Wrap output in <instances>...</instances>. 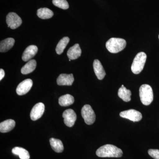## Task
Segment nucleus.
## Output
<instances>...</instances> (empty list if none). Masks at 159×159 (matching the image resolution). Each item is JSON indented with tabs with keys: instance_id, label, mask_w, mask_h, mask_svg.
Wrapping results in <instances>:
<instances>
[{
	"instance_id": "1",
	"label": "nucleus",
	"mask_w": 159,
	"mask_h": 159,
	"mask_svg": "<svg viewBox=\"0 0 159 159\" xmlns=\"http://www.w3.org/2000/svg\"><path fill=\"white\" fill-rule=\"evenodd\" d=\"M97 156L100 157H121L123 154L122 150L116 146L110 144L103 145L96 152Z\"/></svg>"
},
{
	"instance_id": "2",
	"label": "nucleus",
	"mask_w": 159,
	"mask_h": 159,
	"mask_svg": "<svg viewBox=\"0 0 159 159\" xmlns=\"http://www.w3.org/2000/svg\"><path fill=\"white\" fill-rule=\"evenodd\" d=\"M126 45L125 39L117 38H111L106 43L107 49L112 53H119L125 48Z\"/></svg>"
},
{
	"instance_id": "3",
	"label": "nucleus",
	"mask_w": 159,
	"mask_h": 159,
	"mask_svg": "<svg viewBox=\"0 0 159 159\" xmlns=\"http://www.w3.org/2000/svg\"><path fill=\"white\" fill-rule=\"evenodd\" d=\"M139 95L142 104L148 106L151 103L153 99V91L148 84H142L139 89Z\"/></svg>"
},
{
	"instance_id": "4",
	"label": "nucleus",
	"mask_w": 159,
	"mask_h": 159,
	"mask_svg": "<svg viewBox=\"0 0 159 159\" xmlns=\"http://www.w3.org/2000/svg\"><path fill=\"white\" fill-rule=\"evenodd\" d=\"M146 58L147 55L144 52H139L137 54L131 68L132 72L134 74H138L142 72L145 66Z\"/></svg>"
},
{
	"instance_id": "5",
	"label": "nucleus",
	"mask_w": 159,
	"mask_h": 159,
	"mask_svg": "<svg viewBox=\"0 0 159 159\" xmlns=\"http://www.w3.org/2000/svg\"><path fill=\"white\" fill-rule=\"evenodd\" d=\"M81 115L84 122L88 125H92L96 120V115L90 105L86 104L83 107Z\"/></svg>"
},
{
	"instance_id": "6",
	"label": "nucleus",
	"mask_w": 159,
	"mask_h": 159,
	"mask_svg": "<svg viewBox=\"0 0 159 159\" xmlns=\"http://www.w3.org/2000/svg\"><path fill=\"white\" fill-rule=\"evenodd\" d=\"M6 23L8 27L12 29H17L22 23L21 18L15 12H10L6 16Z\"/></svg>"
},
{
	"instance_id": "7",
	"label": "nucleus",
	"mask_w": 159,
	"mask_h": 159,
	"mask_svg": "<svg viewBox=\"0 0 159 159\" xmlns=\"http://www.w3.org/2000/svg\"><path fill=\"white\" fill-rule=\"evenodd\" d=\"M120 117L129 119L134 122H139L142 119V116L141 112L134 109H129L123 111L120 113Z\"/></svg>"
},
{
	"instance_id": "8",
	"label": "nucleus",
	"mask_w": 159,
	"mask_h": 159,
	"mask_svg": "<svg viewBox=\"0 0 159 159\" xmlns=\"http://www.w3.org/2000/svg\"><path fill=\"white\" fill-rule=\"evenodd\" d=\"M63 118L64 119L65 124L68 127H72L77 120V115L73 110L71 109L66 110L64 112L62 115Z\"/></svg>"
},
{
	"instance_id": "9",
	"label": "nucleus",
	"mask_w": 159,
	"mask_h": 159,
	"mask_svg": "<svg viewBox=\"0 0 159 159\" xmlns=\"http://www.w3.org/2000/svg\"><path fill=\"white\" fill-rule=\"evenodd\" d=\"M45 105L42 102H39L33 107L30 113L31 120L36 121L40 119L44 113Z\"/></svg>"
},
{
	"instance_id": "10",
	"label": "nucleus",
	"mask_w": 159,
	"mask_h": 159,
	"mask_svg": "<svg viewBox=\"0 0 159 159\" xmlns=\"http://www.w3.org/2000/svg\"><path fill=\"white\" fill-rule=\"evenodd\" d=\"M33 85L32 80L30 79H27L20 83L16 88V93L18 95L22 96L25 95L31 90Z\"/></svg>"
},
{
	"instance_id": "11",
	"label": "nucleus",
	"mask_w": 159,
	"mask_h": 159,
	"mask_svg": "<svg viewBox=\"0 0 159 159\" xmlns=\"http://www.w3.org/2000/svg\"><path fill=\"white\" fill-rule=\"evenodd\" d=\"M74 80L73 74H61L57 77V84L58 85H71Z\"/></svg>"
},
{
	"instance_id": "12",
	"label": "nucleus",
	"mask_w": 159,
	"mask_h": 159,
	"mask_svg": "<svg viewBox=\"0 0 159 159\" xmlns=\"http://www.w3.org/2000/svg\"><path fill=\"white\" fill-rule=\"evenodd\" d=\"M38 49L37 47L35 45H30L26 48L24 51L22 55V60L24 61H27L30 59L37 54Z\"/></svg>"
},
{
	"instance_id": "13",
	"label": "nucleus",
	"mask_w": 159,
	"mask_h": 159,
	"mask_svg": "<svg viewBox=\"0 0 159 159\" xmlns=\"http://www.w3.org/2000/svg\"><path fill=\"white\" fill-rule=\"evenodd\" d=\"M93 69L95 74L98 79L101 80L106 75L105 71L102 64L99 60L96 59L93 62Z\"/></svg>"
},
{
	"instance_id": "14",
	"label": "nucleus",
	"mask_w": 159,
	"mask_h": 159,
	"mask_svg": "<svg viewBox=\"0 0 159 159\" xmlns=\"http://www.w3.org/2000/svg\"><path fill=\"white\" fill-rule=\"evenodd\" d=\"M81 54V50L78 44H76L71 47L67 51V55L69 59L75 60L80 57Z\"/></svg>"
},
{
	"instance_id": "15",
	"label": "nucleus",
	"mask_w": 159,
	"mask_h": 159,
	"mask_svg": "<svg viewBox=\"0 0 159 159\" xmlns=\"http://www.w3.org/2000/svg\"><path fill=\"white\" fill-rule=\"evenodd\" d=\"M16 122L12 119H8L0 123V131L1 133H7L14 128Z\"/></svg>"
},
{
	"instance_id": "16",
	"label": "nucleus",
	"mask_w": 159,
	"mask_h": 159,
	"mask_svg": "<svg viewBox=\"0 0 159 159\" xmlns=\"http://www.w3.org/2000/svg\"><path fill=\"white\" fill-rule=\"evenodd\" d=\"M15 40L11 38L6 39L2 41L0 43V51L1 52H7L14 46Z\"/></svg>"
},
{
	"instance_id": "17",
	"label": "nucleus",
	"mask_w": 159,
	"mask_h": 159,
	"mask_svg": "<svg viewBox=\"0 0 159 159\" xmlns=\"http://www.w3.org/2000/svg\"><path fill=\"white\" fill-rule=\"evenodd\" d=\"M118 96L125 102H129L131 100V92L125 88L124 85H122L118 91Z\"/></svg>"
},
{
	"instance_id": "18",
	"label": "nucleus",
	"mask_w": 159,
	"mask_h": 159,
	"mask_svg": "<svg viewBox=\"0 0 159 159\" xmlns=\"http://www.w3.org/2000/svg\"><path fill=\"white\" fill-rule=\"evenodd\" d=\"M36 61L35 60H31L22 68L21 72L23 74H28L34 71L36 67Z\"/></svg>"
},
{
	"instance_id": "19",
	"label": "nucleus",
	"mask_w": 159,
	"mask_h": 159,
	"mask_svg": "<svg viewBox=\"0 0 159 159\" xmlns=\"http://www.w3.org/2000/svg\"><path fill=\"white\" fill-rule=\"evenodd\" d=\"M74 102V97L70 94L63 95L60 97L58 99L59 105L63 107L69 106L72 105Z\"/></svg>"
},
{
	"instance_id": "20",
	"label": "nucleus",
	"mask_w": 159,
	"mask_h": 159,
	"mask_svg": "<svg viewBox=\"0 0 159 159\" xmlns=\"http://www.w3.org/2000/svg\"><path fill=\"white\" fill-rule=\"evenodd\" d=\"M50 144L52 149L57 153L62 152L64 150V146L63 143L59 139L51 138L50 139Z\"/></svg>"
},
{
	"instance_id": "21",
	"label": "nucleus",
	"mask_w": 159,
	"mask_h": 159,
	"mask_svg": "<svg viewBox=\"0 0 159 159\" xmlns=\"http://www.w3.org/2000/svg\"><path fill=\"white\" fill-rule=\"evenodd\" d=\"M12 153L19 156L20 159H30V155L29 152L25 148L21 147H16L12 148Z\"/></svg>"
},
{
	"instance_id": "22",
	"label": "nucleus",
	"mask_w": 159,
	"mask_h": 159,
	"mask_svg": "<svg viewBox=\"0 0 159 159\" xmlns=\"http://www.w3.org/2000/svg\"><path fill=\"white\" fill-rule=\"evenodd\" d=\"M37 16L42 19L51 18L54 15L53 11L47 8H40L37 10Z\"/></svg>"
},
{
	"instance_id": "23",
	"label": "nucleus",
	"mask_w": 159,
	"mask_h": 159,
	"mask_svg": "<svg viewBox=\"0 0 159 159\" xmlns=\"http://www.w3.org/2000/svg\"><path fill=\"white\" fill-rule=\"evenodd\" d=\"M70 42V38L68 37H65L61 39L59 41L57 47H56V52L57 54H61L63 52L64 50L66 48V47L67 45Z\"/></svg>"
},
{
	"instance_id": "24",
	"label": "nucleus",
	"mask_w": 159,
	"mask_h": 159,
	"mask_svg": "<svg viewBox=\"0 0 159 159\" xmlns=\"http://www.w3.org/2000/svg\"><path fill=\"white\" fill-rule=\"evenodd\" d=\"M53 4L56 7L63 9H67L69 8L68 3L66 0H53Z\"/></svg>"
},
{
	"instance_id": "25",
	"label": "nucleus",
	"mask_w": 159,
	"mask_h": 159,
	"mask_svg": "<svg viewBox=\"0 0 159 159\" xmlns=\"http://www.w3.org/2000/svg\"><path fill=\"white\" fill-rule=\"evenodd\" d=\"M148 153L152 157L155 159H159V149H150L148 150Z\"/></svg>"
},
{
	"instance_id": "26",
	"label": "nucleus",
	"mask_w": 159,
	"mask_h": 159,
	"mask_svg": "<svg viewBox=\"0 0 159 159\" xmlns=\"http://www.w3.org/2000/svg\"><path fill=\"white\" fill-rule=\"evenodd\" d=\"M5 75V71L3 69H1V70H0V80H2L4 78Z\"/></svg>"
},
{
	"instance_id": "27",
	"label": "nucleus",
	"mask_w": 159,
	"mask_h": 159,
	"mask_svg": "<svg viewBox=\"0 0 159 159\" xmlns=\"http://www.w3.org/2000/svg\"><path fill=\"white\" fill-rule=\"evenodd\" d=\"M69 61H71V59H69Z\"/></svg>"
},
{
	"instance_id": "28",
	"label": "nucleus",
	"mask_w": 159,
	"mask_h": 159,
	"mask_svg": "<svg viewBox=\"0 0 159 159\" xmlns=\"http://www.w3.org/2000/svg\"></svg>"
}]
</instances>
